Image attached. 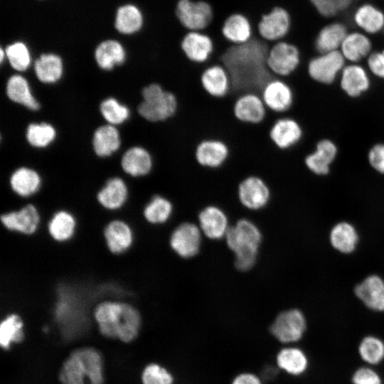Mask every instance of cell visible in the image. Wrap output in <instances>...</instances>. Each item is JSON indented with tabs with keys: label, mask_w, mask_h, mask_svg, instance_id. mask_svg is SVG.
Wrapping results in <instances>:
<instances>
[{
	"label": "cell",
	"mask_w": 384,
	"mask_h": 384,
	"mask_svg": "<svg viewBox=\"0 0 384 384\" xmlns=\"http://www.w3.org/2000/svg\"><path fill=\"white\" fill-rule=\"evenodd\" d=\"M270 45L255 35L245 43L228 44L222 49H215L210 61L220 62L228 69L233 83L231 95L237 97L244 92H260L274 77L266 65Z\"/></svg>",
	"instance_id": "obj_1"
},
{
	"label": "cell",
	"mask_w": 384,
	"mask_h": 384,
	"mask_svg": "<svg viewBox=\"0 0 384 384\" xmlns=\"http://www.w3.org/2000/svg\"><path fill=\"white\" fill-rule=\"evenodd\" d=\"M93 319L99 332L109 338L130 342L137 338L142 316L133 304L122 301H103L95 306Z\"/></svg>",
	"instance_id": "obj_2"
},
{
	"label": "cell",
	"mask_w": 384,
	"mask_h": 384,
	"mask_svg": "<svg viewBox=\"0 0 384 384\" xmlns=\"http://www.w3.org/2000/svg\"><path fill=\"white\" fill-rule=\"evenodd\" d=\"M225 240L228 247L235 254V266L238 270H250L255 264L262 233L251 220L242 218L230 227Z\"/></svg>",
	"instance_id": "obj_3"
},
{
	"label": "cell",
	"mask_w": 384,
	"mask_h": 384,
	"mask_svg": "<svg viewBox=\"0 0 384 384\" xmlns=\"http://www.w3.org/2000/svg\"><path fill=\"white\" fill-rule=\"evenodd\" d=\"M142 101L138 106L139 115L150 123H163L175 117L179 102L176 94L161 84L151 82L142 90Z\"/></svg>",
	"instance_id": "obj_4"
},
{
	"label": "cell",
	"mask_w": 384,
	"mask_h": 384,
	"mask_svg": "<svg viewBox=\"0 0 384 384\" xmlns=\"http://www.w3.org/2000/svg\"><path fill=\"white\" fill-rule=\"evenodd\" d=\"M302 54L299 46L282 40L270 45L266 58L267 69L274 77L288 79L301 67Z\"/></svg>",
	"instance_id": "obj_5"
},
{
	"label": "cell",
	"mask_w": 384,
	"mask_h": 384,
	"mask_svg": "<svg viewBox=\"0 0 384 384\" xmlns=\"http://www.w3.org/2000/svg\"><path fill=\"white\" fill-rule=\"evenodd\" d=\"M174 14L186 31H206L214 18L212 5L205 0H177Z\"/></svg>",
	"instance_id": "obj_6"
},
{
	"label": "cell",
	"mask_w": 384,
	"mask_h": 384,
	"mask_svg": "<svg viewBox=\"0 0 384 384\" xmlns=\"http://www.w3.org/2000/svg\"><path fill=\"white\" fill-rule=\"evenodd\" d=\"M260 93L268 111L277 115L289 114L296 104L295 90L286 79L272 77Z\"/></svg>",
	"instance_id": "obj_7"
},
{
	"label": "cell",
	"mask_w": 384,
	"mask_h": 384,
	"mask_svg": "<svg viewBox=\"0 0 384 384\" xmlns=\"http://www.w3.org/2000/svg\"><path fill=\"white\" fill-rule=\"evenodd\" d=\"M305 132L302 122L291 114L278 115L269 129L268 136L272 144L282 151L298 147Z\"/></svg>",
	"instance_id": "obj_8"
},
{
	"label": "cell",
	"mask_w": 384,
	"mask_h": 384,
	"mask_svg": "<svg viewBox=\"0 0 384 384\" xmlns=\"http://www.w3.org/2000/svg\"><path fill=\"white\" fill-rule=\"evenodd\" d=\"M346 63L339 50L317 53L309 60L306 71L312 81L323 85H331L338 79Z\"/></svg>",
	"instance_id": "obj_9"
},
{
	"label": "cell",
	"mask_w": 384,
	"mask_h": 384,
	"mask_svg": "<svg viewBox=\"0 0 384 384\" xmlns=\"http://www.w3.org/2000/svg\"><path fill=\"white\" fill-rule=\"evenodd\" d=\"M291 29V15L281 6H274L262 14L256 26L257 36L270 44L285 40Z\"/></svg>",
	"instance_id": "obj_10"
},
{
	"label": "cell",
	"mask_w": 384,
	"mask_h": 384,
	"mask_svg": "<svg viewBox=\"0 0 384 384\" xmlns=\"http://www.w3.org/2000/svg\"><path fill=\"white\" fill-rule=\"evenodd\" d=\"M306 329V317L300 309L296 308L281 311L270 327V333L284 343L299 341Z\"/></svg>",
	"instance_id": "obj_11"
},
{
	"label": "cell",
	"mask_w": 384,
	"mask_h": 384,
	"mask_svg": "<svg viewBox=\"0 0 384 384\" xmlns=\"http://www.w3.org/2000/svg\"><path fill=\"white\" fill-rule=\"evenodd\" d=\"M184 57L191 63L204 65L208 63L215 52V42L206 31H186L180 42Z\"/></svg>",
	"instance_id": "obj_12"
},
{
	"label": "cell",
	"mask_w": 384,
	"mask_h": 384,
	"mask_svg": "<svg viewBox=\"0 0 384 384\" xmlns=\"http://www.w3.org/2000/svg\"><path fill=\"white\" fill-rule=\"evenodd\" d=\"M268 112L258 92H242L236 97L233 104V114L235 119L245 124H262L267 119Z\"/></svg>",
	"instance_id": "obj_13"
},
{
	"label": "cell",
	"mask_w": 384,
	"mask_h": 384,
	"mask_svg": "<svg viewBox=\"0 0 384 384\" xmlns=\"http://www.w3.org/2000/svg\"><path fill=\"white\" fill-rule=\"evenodd\" d=\"M230 156L228 144L217 137H207L199 141L194 149V159L198 166L209 170L223 167Z\"/></svg>",
	"instance_id": "obj_14"
},
{
	"label": "cell",
	"mask_w": 384,
	"mask_h": 384,
	"mask_svg": "<svg viewBox=\"0 0 384 384\" xmlns=\"http://www.w3.org/2000/svg\"><path fill=\"white\" fill-rule=\"evenodd\" d=\"M237 194L244 207L256 210L267 206L271 197V189L263 177L250 174L238 183Z\"/></svg>",
	"instance_id": "obj_15"
},
{
	"label": "cell",
	"mask_w": 384,
	"mask_h": 384,
	"mask_svg": "<svg viewBox=\"0 0 384 384\" xmlns=\"http://www.w3.org/2000/svg\"><path fill=\"white\" fill-rule=\"evenodd\" d=\"M203 90L210 97L223 99L232 92L230 75L220 62H209L204 65L199 77Z\"/></svg>",
	"instance_id": "obj_16"
},
{
	"label": "cell",
	"mask_w": 384,
	"mask_h": 384,
	"mask_svg": "<svg viewBox=\"0 0 384 384\" xmlns=\"http://www.w3.org/2000/svg\"><path fill=\"white\" fill-rule=\"evenodd\" d=\"M202 234L199 226L196 224L189 222L181 223L169 236L170 247L181 258L193 257L200 250Z\"/></svg>",
	"instance_id": "obj_17"
},
{
	"label": "cell",
	"mask_w": 384,
	"mask_h": 384,
	"mask_svg": "<svg viewBox=\"0 0 384 384\" xmlns=\"http://www.w3.org/2000/svg\"><path fill=\"white\" fill-rule=\"evenodd\" d=\"M338 154V147L329 138L317 141L314 149L304 157V164L311 174L325 176L331 171V168Z\"/></svg>",
	"instance_id": "obj_18"
},
{
	"label": "cell",
	"mask_w": 384,
	"mask_h": 384,
	"mask_svg": "<svg viewBox=\"0 0 384 384\" xmlns=\"http://www.w3.org/2000/svg\"><path fill=\"white\" fill-rule=\"evenodd\" d=\"M370 76L361 63H346L338 78L340 89L349 98H359L370 89Z\"/></svg>",
	"instance_id": "obj_19"
},
{
	"label": "cell",
	"mask_w": 384,
	"mask_h": 384,
	"mask_svg": "<svg viewBox=\"0 0 384 384\" xmlns=\"http://www.w3.org/2000/svg\"><path fill=\"white\" fill-rule=\"evenodd\" d=\"M0 222L10 231L30 235L38 230L41 217L36 207L32 203H26L19 210L1 215Z\"/></svg>",
	"instance_id": "obj_20"
},
{
	"label": "cell",
	"mask_w": 384,
	"mask_h": 384,
	"mask_svg": "<svg viewBox=\"0 0 384 384\" xmlns=\"http://www.w3.org/2000/svg\"><path fill=\"white\" fill-rule=\"evenodd\" d=\"M353 292L368 309L384 311V279L380 276L368 275L355 286Z\"/></svg>",
	"instance_id": "obj_21"
},
{
	"label": "cell",
	"mask_w": 384,
	"mask_h": 384,
	"mask_svg": "<svg viewBox=\"0 0 384 384\" xmlns=\"http://www.w3.org/2000/svg\"><path fill=\"white\" fill-rule=\"evenodd\" d=\"M220 33L229 45L245 43L256 35L251 21L240 12H233L225 18L220 26Z\"/></svg>",
	"instance_id": "obj_22"
},
{
	"label": "cell",
	"mask_w": 384,
	"mask_h": 384,
	"mask_svg": "<svg viewBox=\"0 0 384 384\" xmlns=\"http://www.w3.org/2000/svg\"><path fill=\"white\" fill-rule=\"evenodd\" d=\"M122 171L132 178L149 176L154 170V159L151 152L142 146L128 149L121 160Z\"/></svg>",
	"instance_id": "obj_23"
},
{
	"label": "cell",
	"mask_w": 384,
	"mask_h": 384,
	"mask_svg": "<svg viewBox=\"0 0 384 384\" xmlns=\"http://www.w3.org/2000/svg\"><path fill=\"white\" fill-rule=\"evenodd\" d=\"M198 224L202 233L211 240L225 237L230 228L227 215L215 206H206L200 212Z\"/></svg>",
	"instance_id": "obj_24"
},
{
	"label": "cell",
	"mask_w": 384,
	"mask_h": 384,
	"mask_svg": "<svg viewBox=\"0 0 384 384\" xmlns=\"http://www.w3.org/2000/svg\"><path fill=\"white\" fill-rule=\"evenodd\" d=\"M339 51L347 63H361L373 52L370 36L361 31H348Z\"/></svg>",
	"instance_id": "obj_25"
},
{
	"label": "cell",
	"mask_w": 384,
	"mask_h": 384,
	"mask_svg": "<svg viewBox=\"0 0 384 384\" xmlns=\"http://www.w3.org/2000/svg\"><path fill=\"white\" fill-rule=\"evenodd\" d=\"M129 188L125 180L119 176L108 178L97 194L99 203L106 210L114 211L126 203Z\"/></svg>",
	"instance_id": "obj_26"
},
{
	"label": "cell",
	"mask_w": 384,
	"mask_h": 384,
	"mask_svg": "<svg viewBox=\"0 0 384 384\" xmlns=\"http://www.w3.org/2000/svg\"><path fill=\"white\" fill-rule=\"evenodd\" d=\"M104 237L107 248L115 255L125 252L134 242L132 228L121 219H113L107 223L104 230Z\"/></svg>",
	"instance_id": "obj_27"
},
{
	"label": "cell",
	"mask_w": 384,
	"mask_h": 384,
	"mask_svg": "<svg viewBox=\"0 0 384 384\" xmlns=\"http://www.w3.org/2000/svg\"><path fill=\"white\" fill-rule=\"evenodd\" d=\"M348 31L340 21H332L323 26L316 33L314 47L317 53L339 50Z\"/></svg>",
	"instance_id": "obj_28"
},
{
	"label": "cell",
	"mask_w": 384,
	"mask_h": 384,
	"mask_svg": "<svg viewBox=\"0 0 384 384\" xmlns=\"http://www.w3.org/2000/svg\"><path fill=\"white\" fill-rule=\"evenodd\" d=\"M353 21L361 31L368 36L375 35L383 31L384 12L371 3H363L353 11Z\"/></svg>",
	"instance_id": "obj_29"
},
{
	"label": "cell",
	"mask_w": 384,
	"mask_h": 384,
	"mask_svg": "<svg viewBox=\"0 0 384 384\" xmlns=\"http://www.w3.org/2000/svg\"><path fill=\"white\" fill-rule=\"evenodd\" d=\"M9 183L14 193L23 198H28L40 190L42 178L35 169L21 166L11 173Z\"/></svg>",
	"instance_id": "obj_30"
},
{
	"label": "cell",
	"mask_w": 384,
	"mask_h": 384,
	"mask_svg": "<svg viewBox=\"0 0 384 384\" xmlns=\"http://www.w3.org/2000/svg\"><path fill=\"white\" fill-rule=\"evenodd\" d=\"M329 242L337 252L348 255L353 253L359 242V235L356 227L348 221L334 224L329 232Z\"/></svg>",
	"instance_id": "obj_31"
},
{
	"label": "cell",
	"mask_w": 384,
	"mask_h": 384,
	"mask_svg": "<svg viewBox=\"0 0 384 384\" xmlns=\"http://www.w3.org/2000/svg\"><path fill=\"white\" fill-rule=\"evenodd\" d=\"M173 204L169 198L162 194H155L143 208V217L152 225L162 226L171 218Z\"/></svg>",
	"instance_id": "obj_32"
},
{
	"label": "cell",
	"mask_w": 384,
	"mask_h": 384,
	"mask_svg": "<svg viewBox=\"0 0 384 384\" xmlns=\"http://www.w3.org/2000/svg\"><path fill=\"white\" fill-rule=\"evenodd\" d=\"M144 21V15L140 9L134 4H127L117 9L114 27L120 33L134 34L142 28Z\"/></svg>",
	"instance_id": "obj_33"
},
{
	"label": "cell",
	"mask_w": 384,
	"mask_h": 384,
	"mask_svg": "<svg viewBox=\"0 0 384 384\" xmlns=\"http://www.w3.org/2000/svg\"><path fill=\"white\" fill-rule=\"evenodd\" d=\"M25 321L16 312H10L1 317L0 324V344L5 350L24 338Z\"/></svg>",
	"instance_id": "obj_34"
},
{
	"label": "cell",
	"mask_w": 384,
	"mask_h": 384,
	"mask_svg": "<svg viewBox=\"0 0 384 384\" xmlns=\"http://www.w3.org/2000/svg\"><path fill=\"white\" fill-rule=\"evenodd\" d=\"M277 363L279 368L292 375L304 373L309 366L306 353L297 347H285L277 355Z\"/></svg>",
	"instance_id": "obj_35"
},
{
	"label": "cell",
	"mask_w": 384,
	"mask_h": 384,
	"mask_svg": "<svg viewBox=\"0 0 384 384\" xmlns=\"http://www.w3.org/2000/svg\"><path fill=\"white\" fill-rule=\"evenodd\" d=\"M76 220L70 212L60 210L57 211L48 223V230L50 237L58 242L70 240L76 230Z\"/></svg>",
	"instance_id": "obj_36"
},
{
	"label": "cell",
	"mask_w": 384,
	"mask_h": 384,
	"mask_svg": "<svg viewBox=\"0 0 384 384\" xmlns=\"http://www.w3.org/2000/svg\"><path fill=\"white\" fill-rule=\"evenodd\" d=\"M95 57L101 68L110 70L124 61L126 53L124 47L119 41L106 40L97 46Z\"/></svg>",
	"instance_id": "obj_37"
},
{
	"label": "cell",
	"mask_w": 384,
	"mask_h": 384,
	"mask_svg": "<svg viewBox=\"0 0 384 384\" xmlns=\"http://www.w3.org/2000/svg\"><path fill=\"white\" fill-rule=\"evenodd\" d=\"M6 93L10 100L30 110L39 108V104L33 96L27 80L21 75H15L9 79Z\"/></svg>",
	"instance_id": "obj_38"
},
{
	"label": "cell",
	"mask_w": 384,
	"mask_h": 384,
	"mask_svg": "<svg viewBox=\"0 0 384 384\" xmlns=\"http://www.w3.org/2000/svg\"><path fill=\"white\" fill-rule=\"evenodd\" d=\"M120 145L119 134L112 124L99 127L94 134L93 148L100 156H110L118 149Z\"/></svg>",
	"instance_id": "obj_39"
},
{
	"label": "cell",
	"mask_w": 384,
	"mask_h": 384,
	"mask_svg": "<svg viewBox=\"0 0 384 384\" xmlns=\"http://www.w3.org/2000/svg\"><path fill=\"white\" fill-rule=\"evenodd\" d=\"M34 68L37 78L43 82H55L63 73L62 60L53 53L42 54L36 60Z\"/></svg>",
	"instance_id": "obj_40"
},
{
	"label": "cell",
	"mask_w": 384,
	"mask_h": 384,
	"mask_svg": "<svg viewBox=\"0 0 384 384\" xmlns=\"http://www.w3.org/2000/svg\"><path fill=\"white\" fill-rule=\"evenodd\" d=\"M87 378L84 363L78 350L74 351L64 361L59 374L62 384H85Z\"/></svg>",
	"instance_id": "obj_41"
},
{
	"label": "cell",
	"mask_w": 384,
	"mask_h": 384,
	"mask_svg": "<svg viewBox=\"0 0 384 384\" xmlns=\"http://www.w3.org/2000/svg\"><path fill=\"white\" fill-rule=\"evenodd\" d=\"M78 351L84 363L90 384H103V362L100 353L90 347L78 349Z\"/></svg>",
	"instance_id": "obj_42"
},
{
	"label": "cell",
	"mask_w": 384,
	"mask_h": 384,
	"mask_svg": "<svg viewBox=\"0 0 384 384\" xmlns=\"http://www.w3.org/2000/svg\"><path fill=\"white\" fill-rule=\"evenodd\" d=\"M361 358L369 365H377L384 359V341L378 336L363 337L358 348Z\"/></svg>",
	"instance_id": "obj_43"
},
{
	"label": "cell",
	"mask_w": 384,
	"mask_h": 384,
	"mask_svg": "<svg viewBox=\"0 0 384 384\" xmlns=\"http://www.w3.org/2000/svg\"><path fill=\"white\" fill-rule=\"evenodd\" d=\"M55 129L48 124H31L27 128L28 142L36 147L48 146L55 137Z\"/></svg>",
	"instance_id": "obj_44"
},
{
	"label": "cell",
	"mask_w": 384,
	"mask_h": 384,
	"mask_svg": "<svg viewBox=\"0 0 384 384\" xmlns=\"http://www.w3.org/2000/svg\"><path fill=\"white\" fill-rule=\"evenodd\" d=\"M5 53L6 57L15 70L23 71L30 65L31 55L24 43L18 41L9 45Z\"/></svg>",
	"instance_id": "obj_45"
},
{
	"label": "cell",
	"mask_w": 384,
	"mask_h": 384,
	"mask_svg": "<svg viewBox=\"0 0 384 384\" xmlns=\"http://www.w3.org/2000/svg\"><path fill=\"white\" fill-rule=\"evenodd\" d=\"M309 2L320 16L331 18L346 11L353 0H309Z\"/></svg>",
	"instance_id": "obj_46"
},
{
	"label": "cell",
	"mask_w": 384,
	"mask_h": 384,
	"mask_svg": "<svg viewBox=\"0 0 384 384\" xmlns=\"http://www.w3.org/2000/svg\"><path fill=\"white\" fill-rule=\"evenodd\" d=\"M100 111L104 118L111 124H121L129 115L127 107L114 98L104 100L100 105Z\"/></svg>",
	"instance_id": "obj_47"
},
{
	"label": "cell",
	"mask_w": 384,
	"mask_h": 384,
	"mask_svg": "<svg viewBox=\"0 0 384 384\" xmlns=\"http://www.w3.org/2000/svg\"><path fill=\"white\" fill-rule=\"evenodd\" d=\"M143 384H172L173 376L164 367L156 363L147 365L142 374Z\"/></svg>",
	"instance_id": "obj_48"
},
{
	"label": "cell",
	"mask_w": 384,
	"mask_h": 384,
	"mask_svg": "<svg viewBox=\"0 0 384 384\" xmlns=\"http://www.w3.org/2000/svg\"><path fill=\"white\" fill-rule=\"evenodd\" d=\"M367 161L375 172L384 175V142L375 143L369 148Z\"/></svg>",
	"instance_id": "obj_49"
},
{
	"label": "cell",
	"mask_w": 384,
	"mask_h": 384,
	"mask_svg": "<svg viewBox=\"0 0 384 384\" xmlns=\"http://www.w3.org/2000/svg\"><path fill=\"white\" fill-rule=\"evenodd\" d=\"M366 60V68L375 78L384 80V48L373 51Z\"/></svg>",
	"instance_id": "obj_50"
},
{
	"label": "cell",
	"mask_w": 384,
	"mask_h": 384,
	"mask_svg": "<svg viewBox=\"0 0 384 384\" xmlns=\"http://www.w3.org/2000/svg\"><path fill=\"white\" fill-rule=\"evenodd\" d=\"M351 380L353 384H383L379 374L367 366L358 368L353 373Z\"/></svg>",
	"instance_id": "obj_51"
},
{
	"label": "cell",
	"mask_w": 384,
	"mask_h": 384,
	"mask_svg": "<svg viewBox=\"0 0 384 384\" xmlns=\"http://www.w3.org/2000/svg\"><path fill=\"white\" fill-rule=\"evenodd\" d=\"M232 384H262L260 378L255 374L244 373L235 378Z\"/></svg>",
	"instance_id": "obj_52"
},
{
	"label": "cell",
	"mask_w": 384,
	"mask_h": 384,
	"mask_svg": "<svg viewBox=\"0 0 384 384\" xmlns=\"http://www.w3.org/2000/svg\"><path fill=\"white\" fill-rule=\"evenodd\" d=\"M6 56L5 50L1 48V62H3L4 57Z\"/></svg>",
	"instance_id": "obj_53"
},
{
	"label": "cell",
	"mask_w": 384,
	"mask_h": 384,
	"mask_svg": "<svg viewBox=\"0 0 384 384\" xmlns=\"http://www.w3.org/2000/svg\"><path fill=\"white\" fill-rule=\"evenodd\" d=\"M383 35H384V28H383Z\"/></svg>",
	"instance_id": "obj_54"
}]
</instances>
